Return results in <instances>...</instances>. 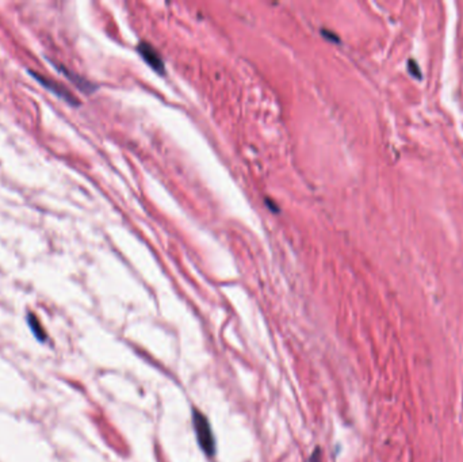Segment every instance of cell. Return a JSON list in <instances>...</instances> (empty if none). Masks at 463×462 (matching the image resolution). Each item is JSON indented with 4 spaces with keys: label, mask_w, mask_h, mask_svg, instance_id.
<instances>
[{
    "label": "cell",
    "mask_w": 463,
    "mask_h": 462,
    "mask_svg": "<svg viewBox=\"0 0 463 462\" xmlns=\"http://www.w3.org/2000/svg\"><path fill=\"white\" fill-rule=\"evenodd\" d=\"M28 72H30V75H33V78H34V79L37 80L40 84H42L45 88L51 91L53 94H56L57 96H60V98H62V99H65V101L69 102L71 105H77V101H76L74 96H72V94H71L69 91L65 90L61 84H58L57 82L51 80V79H46V78H44L42 75H38L37 72H34V71H28Z\"/></svg>",
    "instance_id": "cell-2"
},
{
    "label": "cell",
    "mask_w": 463,
    "mask_h": 462,
    "mask_svg": "<svg viewBox=\"0 0 463 462\" xmlns=\"http://www.w3.org/2000/svg\"><path fill=\"white\" fill-rule=\"evenodd\" d=\"M194 427L198 436V443L207 456H213L215 450V442L211 427L204 413L195 411L194 413Z\"/></svg>",
    "instance_id": "cell-1"
},
{
    "label": "cell",
    "mask_w": 463,
    "mask_h": 462,
    "mask_svg": "<svg viewBox=\"0 0 463 462\" xmlns=\"http://www.w3.org/2000/svg\"><path fill=\"white\" fill-rule=\"evenodd\" d=\"M138 51L141 53L142 58L153 68L156 69L160 74H164V62L161 60V57L158 56L157 51L149 45L148 42H141L138 46Z\"/></svg>",
    "instance_id": "cell-3"
}]
</instances>
